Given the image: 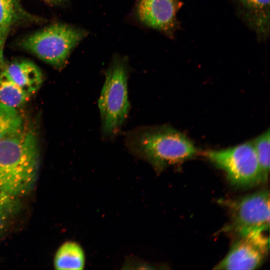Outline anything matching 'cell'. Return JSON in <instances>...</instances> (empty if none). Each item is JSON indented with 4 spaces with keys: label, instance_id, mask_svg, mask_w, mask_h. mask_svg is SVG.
I'll use <instances>...</instances> for the list:
<instances>
[{
    "label": "cell",
    "instance_id": "obj_1",
    "mask_svg": "<svg viewBox=\"0 0 270 270\" xmlns=\"http://www.w3.org/2000/svg\"><path fill=\"white\" fill-rule=\"evenodd\" d=\"M126 145L158 172L194 158L198 150L184 134L168 126H142L127 133Z\"/></svg>",
    "mask_w": 270,
    "mask_h": 270
},
{
    "label": "cell",
    "instance_id": "obj_2",
    "mask_svg": "<svg viewBox=\"0 0 270 270\" xmlns=\"http://www.w3.org/2000/svg\"><path fill=\"white\" fill-rule=\"evenodd\" d=\"M38 166L36 138L30 131L20 130L0 140V188L16 196L34 185Z\"/></svg>",
    "mask_w": 270,
    "mask_h": 270
},
{
    "label": "cell",
    "instance_id": "obj_3",
    "mask_svg": "<svg viewBox=\"0 0 270 270\" xmlns=\"http://www.w3.org/2000/svg\"><path fill=\"white\" fill-rule=\"evenodd\" d=\"M128 67L120 58L113 59L106 74V80L98 100L103 134H116L130 110L128 92Z\"/></svg>",
    "mask_w": 270,
    "mask_h": 270
},
{
    "label": "cell",
    "instance_id": "obj_4",
    "mask_svg": "<svg viewBox=\"0 0 270 270\" xmlns=\"http://www.w3.org/2000/svg\"><path fill=\"white\" fill-rule=\"evenodd\" d=\"M87 34L84 30L56 24L29 36L21 43L22 48L42 60L58 67L64 64L71 52Z\"/></svg>",
    "mask_w": 270,
    "mask_h": 270
},
{
    "label": "cell",
    "instance_id": "obj_5",
    "mask_svg": "<svg viewBox=\"0 0 270 270\" xmlns=\"http://www.w3.org/2000/svg\"><path fill=\"white\" fill-rule=\"evenodd\" d=\"M204 156L222 170L233 186L250 188L263 183L252 141L219 150H208Z\"/></svg>",
    "mask_w": 270,
    "mask_h": 270
},
{
    "label": "cell",
    "instance_id": "obj_6",
    "mask_svg": "<svg viewBox=\"0 0 270 270\" xmlns=\"http://www.w3.org/2000/svg\"><path fill=\"white\" fill-rule=\"evenodd\" d=\"M230 213L225 228L236 237L253 232H264L270 227V194L266 190L241 198L224 202Z\"/></svg>",
    "mask_w": 270,
    "mask_h": 270
},
{
    "label": "cell",
    "instance_id": "obj_7",
    "mask_svg": "<svg viewBox=\"0 0 270 270\" xmlns=\"http://www.w3.org/2000/svg\"><path fill=\"white\" fill-rule=\"evenodd\" d=\"M269 246V238L264 232H253L237 237L226 256L214 269H256L268 256Z\"/></svg>",
    "mask_w": 270,
    "mask_h": 270
},
{
    "label": "cell",
    "instance_id": "obj_8",
    "mask_svg": "<svg viewBox=\"0 0 270 270\" xmlns=\"http://www.w3.org/2000/svg\"><path fill=\"white\" fill-rule=\"evenodd\" d=\"M182 6L179 0H138L136 15L142 24L170 36L178 27L176 14Z\"/></svg>",
    "mask_w": 270,
    "mask_h": 270
},
{
    "label": "cell",
    "instance_id": "obj_9",
    "mask_svg": "<svg viewBox=\"0 0 270 270\" xmlns=\"http://www.w3.org/2000/svg\"><path fill=\"white\" fill-rule=\"evenodd\" d=\"M28 94L36 92L42 83V74L33 63L21 61L12 63L2 72Z\"/></svg>",
    "mask_w": 270,
    "mask_h": 270
},
{
    "label": "cell",
    "instance_id": "obj_10",
    "mask_svg": "<svg viewBox=\"0 0 270 270\" xmlns=\"http://www.w3.org/2000/svg\"><path fill=\"white\" fill-rule=\"evenodd\" d=\"M242 13L260 36H266L270 30V0H237Z\"/></svg>",
    "mask_w": 270,
    "mask_h": 270
},
{
    "label": "cell",
    "instance_id": "obj_11",
    "mask_svg": "<svg viewBox=\"0 0 270 270\" xmlns=\"http://www.w3.org/2000/svg\"><path fill=\"white\" fill-rule=\"evenodd\" d=\"M86 264V255L77 242L67 241L58 249L54 257L56 270H82Z\"/></svg>",
    "mask_w": 270,
    "mask_h": 270
},
{
    "label": "cell",
    "instance_id": "obj_12",
    "mask_svg": "<svg viewBox=\"0 0 270 270\" xmlns=\"http://www.w3.org/2000/svg\"><path fill=\"white\" fill-rule=\"evenodd\" d=\"M30 96L18 85L0 73V102L15 108L24 104Z\"/></svg>",
    "mask_w": 270,
    "mask_h": 270
},
{
    "label": "cell",
    "instance_id": "obj_13",
    "mask_svg": "<svg viewBox=\"0 0 270 270\" xmlns=\"http://www.w3.org/2000/svg\"><path fill=\"white\" fill-rule=\"evenodd\" d=\"M22 123L15 108L0 102V140L22 130Z\"/></svg>",
    "mask_w": 270,
    "mask_h": 270
},
{
    "label": "cell",
    "instance_id": "obj_14",
    "mask_svg": "<svg viewBox=\"0 0 270 270\" xmlns=\"http://www.w3.org/2000/svg\"><path fill=\"white\" fill-rule=\"evenodd\" d=\"M270 136L268 129L252 140L263 183L266 182L270 170Z\"/></svg>",
    "mask_w": 270,
    "mask_h": 270
},
{
    "label": "cell",
    "instance_id": "obj_15",
    "mask_svg": "<svg viewBox=\"0 0 270 270\" xmlns=\"http://www.w3.org/2000/svg\"><path fill=\"white\" fill-rule=\"evenodd\" d=\"M17 198L0 188V234L5 230L19 209Z\"/></svg>",
    "mask_w": 270,
    "mask_h": 270
},
{
    "label": "cell",
    "instance_id": "obj_16",
    "mask_svg": "<svg viewBox=\"0 0 270 270\" xmlns=\"http://www.w3.org/2000/svg\"><path fill=\"white\" fill-rule=\"evenodd\" d=\"M17 0H0V29L8 30L18 16Z\"/></svg>",
    "mask_w": 270,
    "mask_h": 270
},
{
    "label": "cell",
    "instance_id": "obj_17",
    "mask_svg": "<svg viewBox=\"0 0 270 270\" xmlns=\"http://www.w3.org/2000/svg\"><path fill=\"white\" fill-rule=\"evenodd\" d=\"M8 30L0 29V56H3V47Z\"/></svg>",
    "mask_w": 270,
    "mask_h": 270
},
{
    "label": "cell",
    "instance_id": "obj_18",
    "mask_svg": "<svg viewBox=\"0 0 270 270\" xmlns=\"http://www.w3.org/2000/svg\"><path fill=\"white\" fill-rule=\"evenodd\" d=\"M46 2L50 4H58L61 2L63 0H44Z\"/></svg>",
    "mask_w": 270,
    "mask_h": 270
},
{
    "label": "cell",
    "instance_id": "obj_19",
    "mask_svg": "<svg viewBox=\"0 0 270 270\" xmlns=\"http://www.w3.org/2000/svg\"><path fill=\"white\" fill-rule=\"evenodd\" d=\"M3 63V56H0V66H2Z\"/></svg>",
    "mask_w": 270,
    "mask_h": 270
}]
</instances>
